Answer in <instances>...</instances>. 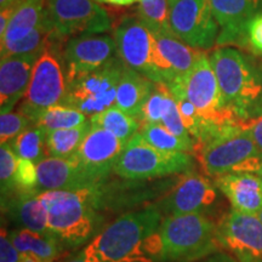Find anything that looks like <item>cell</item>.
Masks as SVG:
<instances>
[{
  "instance_id": "obj_1",
  "label": "cell",
  "mask_w": 262,
  "mask_h": 262,
  "mask_svg": "<svg viewBox=\"0 0 262 262\" xmlns=\"http://www.w3.org/2000/svg\"><path fill=\"white\" fill-rule=\"evenodd\" d=\"M158 206H147L119 217L84 249L85 262H150L160 258Z\"/></svg>"
},
{
  "instance_id": "obj_2",
  "label": "cell",
  "mask_w": 262,
  "mask_h": 262,
  "mask_svg": "<svg viewBox=\"0 0 262 262\" xmlns=\"http://www.w3.org/2000/svg\"><path fill=\"white\" fill-rule=\"evenodd\" d=\"M225 104L243 122L262 111V66L255 57L229 47L209 55Z\"/></svg>"
},
{
  "instance_id": "obj_3",
  "label": "cell",
  "mask_w": 262,
  "mask_h": 262,
  "mask_svg": "<svg viewBox=\"0 0 262 262\" xmlns=\"http://www.w3.org/2000/svg\"><path fill=\"white\" fill-rule=\"evenodd\" d=\"M198 160L208 176L255 172L262 165V153L253 137L239 122L228 124L195 149Z\"/></svg>"
},
{
  "instance_id": "obj_4",
  "label": "cell",
  "mask_w": 262,
  "mask_h": 262,
  "mask_svg": "<svg viewBox=\"0 0 262 262\" xmlns=\"http://www.w3.org/2000/svg\"><path fill=\"white\" fill-rule=\"evenodd\" d=\"M160 258L171 262H193L220 248L217 225L204 214L168 216L159 227Z\"/></svg>"
},
{
  "instance_id": "obj_5",
  "label": "cell",
  "mask_w": 262,
  "mask_h": 262,
  "mask_svg": "<svg viewBox=\"0 0 262 262\" xmlns=\"http://www.w3.org/2000/svg\"><path fill=\"white\" fill-rule=\"evenodd\" d=\"M96 187L79 191H44L39 193L47 206L50 233L62 243L79 244L94 229V204Z\"/></svg>"
},
{
  "instance_id": "obj_6",
  "label": "cell",
  "mask_w": 262,
  "mask_h": 262,
  "mask_svg": "<svg viewBox=\"0 0 262 262\" xmlns=\"http://www.w3.org/2000/svg\"><path fill=\"white\" fill-rule=\"evenodd\" d=\"M64 41L54 39L35 62L24 102L18 111L35 125L48 108L62 104L67 94L62 50Z\"/></svg>"
},
{
  "instance_id": "obj_7",
  "label": "cell",
  "mask_w": 262,
  "mask_h": 262,
  "mask_svg": "<svg viewBox=\"0 0 262 262\" xmlns=\"http://www.w3.org/2000/svg\"><path fill=\"white\" fill-rule=\"evenodd\" d=\"M117 54L126 67L133 68L155 83L169 84L175 79L160 60L156 35L134 15L123 16L114 27Z\"/></svg>"
},
{
  "instance_id": "obj_8",
  "label": "cell",
  "mask_w": 262,
  "mask_h": 262,
  "mask_svg": "<svg viewBox=\"0 0 262 262\" xmlns=\"http://www.w3.org/2000/svg\"><path fill=\"white\" fill-rule=\"evenodd\" d=\"M168 86L170 91L181 93L208 122L219 126L238 122L234 113L226 107L217 78L205 51L187 73L175 78Z\"/></svg>"
},
{
  "instance_id": "obj_9",
  "label": "cell",
  "mask_w": 262,
  "mask_h": 262,
  "mask_svg": "<svg viewBox=\"0 0 262 262\" xmlns=\"http://www.w3.org/2000/svg\"><path fill=\"white\" fill-rule=\"evenodd\" d=\"M192 168L189 153L160 150L136 133L126 143L113 171L127 180H145L188 172Z\"/></svg>"
},
{
  "instance_id": "obj_10",
  "label": "cell",
  "mask_w": 262,
  "mask_h": 262,
  "mask_svg": "<svg viewBox=\"0 0 262 262\" xmlns=\"http://www.w3.org/2000/svg\"><path fill=\"white\" fill-rule=\"evenodd\" d=\"M124 68L125 64L117 55L103 67L68 81L62 104L75 108L89 118L113 107Z\"/></svg>"
},
{
  "instance_id": "obj_11",
  "label": "cell",
  "mask_w": 262,
  "mask_h": 262,
  "mask_svg": "<svg viewBox=\"0 0 262 262\" xmlns=\"http://www.w3.org/2000/svg\"><path fill=\"white\" fill-rule=\"evenodd\" d=\"M47 12L55 37L62 41L77 35L102 34L112 27L108 12L95 0H47Z\"/></svg>"
},
{
  "instance_id": "obj_12",
  "label": "cell",
  "mask_w": 262,
  "mask_h": 262,
  "mask_svg": "<svg viewBox=\"0 0 262 262\" xmlns=\"http://www.w3.org/2000/svg\"><path fill=\"white\" fill-rule=\"evenodd\" d=\"M169 25L179 39L203 51L214 47L220 32L210 0H169Z\"/></svg>"
},
{
  "instance_id": "obj_13",
  "label": "cell",
  "mask_w": 262,
  "mask_h": 262,
  "mask_svg": "<svg viewBox=\"0 0 262 262\" xmlns=\"http://www.w3.org/2000/svg\"><path fill=\"white\" fill-rule=\"evenodd\" d=\"M117 55L114 38L107 34H83L68 39L62 50L67 83L103 67Z\"/></svg>"
},
{
  "instance_id": "obj_14",
  "label": "cell",
  "mask_w": 262,
  "mask_h": 262,
  "mask_svg": "<svg viewBox=\"0 0 262 262\" xmlns=\"http://www.w3.org/2000/svg\"><path fill=\"white\" fill-rule=\"evenodd\" d=\"M217 241L242 262H262V221L257 215L232 210L217 224Z\"/></svg>"
},
{
  "instance_id": "obj_15",
  "label": "cell",
  "mask_w": 262,
  "mask_h": 262,
  "mask_svg": "<svg viewBox=\"0 0 262 262\" xmlns=\"http://www.w3.org/2000/svg\"><path fill=\"white\" fill-rule=\"evenodd\" d=\"M126 143L110 131L91 125V129L74 157L80 165L98 183H101L114 169Z\"/></svg>"
},
{
  "instance_id": "obj_16",
  "label": "cell",
  "mask_w": 262,
  "mask_h": 262,
  "mask_svg": "<svg viewBox=\"0 0 262 262\" xmlns=\"http://www.w3.org/2000/svg\"><path fill=\"white\" fill-rule=\"evenodd\" d=\"M215 187L205 176L186 172L160 206L168 216L202 214L215 203L217 196Z\"/></svg>"
},
{
  "instance_id": "obj_17",
  "label": "cell",
  "mask_w": 262,
  "mask_h": 262,
  "mask_svg": "<svg viewBox=\"0 0 262 262\" xmlns=\"http://www.w3.org/2000/svg\"><path fill=\"white\" fill-rule=\"evenodd\" d=\"M211 12L217 24L219 47H245L248 22L262 10V0H210Z\"/></svg>"
},
{
  "instance_id": "obj_18",
  "label": "cell",
  "mask_w": 262,
  "mask_h": 262,
  "mask_svg": "<svg viewBox=\"0 0 262 262\" xmlns=\"http://www.w3.org/2000/svg\"><path fill=\"white\" fill-rule=\"evenodd\" d=\"M38 188L44 191H79L98 185L75 157L54 158L48 157L37 164Z\"/></svg>"
},
{
  "instance_id": "obj_19",
  "label": "cell",
  "mask_w": 262,
  "mask_h": 262,
  "mask_svg": "<svg viewBox=\"0 0 262 262\" xmlns=\"http://www.w3.org/2000/svg\"><path fill=\"white\" fill-rule=\"evenodd\" d=\"M40 54L17 55L0 62V112H11L27 93L35 62Z\"/></svg>"
},
{
  "instance_id": "obj_20",
  "label": "cell",
  "mask_w": 262,
  "mask_h": 262,
  "mask_svg": "<svg viewBox=\"0 0 262 262\" xmlns=\"http://www.w3.org/2000/svg\"><path fill=\"white\" fill-rule=\"evenodd\" d=\"M233 210L257 215L262 210V179L255 172L226 173L215 179Z\"/></svg>"
},
{
  "instance_id": "obj_21",
  "label": "cell",
  "mask_w": 262,
  "mask_h": 262,
  "mask_svg": "<svg viewBox=\"0 0 262 262\" xmlns=\"http://www.w3.org/2000/svg\"><path fill=\"white\" fill-rule=\"evenodd\" d=\"M155 86V81L125 66L117 88L114 106L130 114L131 117L139 118L143 104L152 94Z\"/></svg>"
},
{
  "instance_id": "obj_22",
  "label": "cell",
  "mask_w": 262,
  "mask_h": 262,
  "mask_svg": "<svg viewBox=\"0 0 262 262\" xmlns=\"http://www.w3.org/2000/svg\"><path fill=\"white\" fill-rule=\"evenodd\" d=\"M155 35L160 60L169 68L173 78L187 73L203 52L183 42L171 31Z\"/></svg>"
},
{
  "instance_id": "obj_23",
  "label": "cell",
  "mask_w": 262,
  "mask_h": 262,
  "mask_svg": "<svg viewBox=\"0 0 262 262\" xmlns=\"http://www.w3.org/2000/svg\"><path fill=\"white\" fill-rule=\"evenodd\" d=\"M5 201L8 203L10 212L14 215L22 228L39 233H50L47 206L41 202L39 193H15L11 198Z\"/></svg>"
},
{
  "instance_id": "obj_24",
  "label": "cell",
  "mask_w": 262,
  "mask_h": 262,
  "mask_svg": "<svg viewBox=\"0 0 262 262\" xmlns=\"http://www.w3.org/2000/svg\"><path fill=\"white\" fill-rule=\"evenodd\" d=\"M47 11V0H24L16 8L0 44L12 42L27 37L37 28Z\"/></svg>"
},
{
  "instance_id": "obj_25",
  "label": "cell",
  "mask_w": 262,
  "mask_h": 262,
  "mask_svg": "<svg viewBox=\"0 0 262 262\" xmlns=\"http://www.w3.org/2000/svg\"><path fill=\"white\" fill-rule=\"evenodd\" d=\"M9 237L21 254H34L49 262H54L60 254L62 242L52 233H39L27 228H19Z\"/></svg>"
},
{
  "instance_id": "obj_26",
  "label": "cell",
  "mask_w": 262,
  "mask_h": 262,
  "mask_svg": "<svg viewBox=\"0 0 262 262\" xmlns=\"http://www.w3.org/2000/svg\"><path fill=\"white\" fill-rule=\"evenodd\" d=\"M54 39L57 38L55 37L54 27H52L48 12L45 11V16L40 24L34 31L29 33L27 37L12 42L0 44V56L5 58L9 56H17V55L41 54Z\"/></svg>"
},
{
  "instance_id": "obj_27",
  "label": "cell",
  "mask_w": 262,
  "mask_h": 262,
  "mask_svg": "<svg viewBox=\"0 0 262 262\" xmlns=\"http://www.w3.org/2000/svg\"><path fill=\"white\" fill-rule=\"evenodd\" d=\"M91 129L90 120L83 125L71 129L54 130L47 133V152L54 158H71L78 152L85 136Z\"/></svg>"
},
{
  "instance_id": "obj_28",
  "label": "cell",
  "mask_w": 262,
  "mask_h": 262,
  "mask_svg": "<svg viewBox=\"0 0 262 262\" xmlns=\"http://www.w3.org/2000/svg\"><path fill=\"white\" fill-rule=\"evenodd\" d=\"M139 134L147 143L160 150L195 153L196 146L192 137L175 135L162 124H142Z\"/></svg>"
},
{
  "instance_id": "obj_29",
  "label": "cell",
  "mask_w": 262,
  "mask_h": 262,
  "mask_svg": "<svg viewBox=\"0 0 262 262\" xmlns=\"http://www.w3.org/2000/svg\"><path fill=\"white\" fill-rule=\"evenodd\" d=\"M90 123L91 125L100 126L110 131L125 142H129V140L139 133L141 127V123L137 118L131 117L116 106L91 117Z\"/></svg>"
},
{
  "instance_id": "obj_30",
  "label": "cell",
  "mask_w": 262,
  "mask_h": 262,
  "mask_svg": "<svg viewBox=\"0 0 262 262\" xmlns=\"http://www.w3.org/2000/svg\"><path fill=\"white\" fill-rule=\"evenodd\" d=\"M10 146L15 150L18 158L31 160L35 165L48 158L47 131L37 125L25 130L21 135L10 142Z\"/></svg>"
},
{
  "instance_id": "obj_31",
  "label": "cell",
  "mask_w": 262,
  "mask_h": 262,
  "mask_svg": "<svg viewBox=\"0 0 262 262\" xmlns=\"http://www.w3.org/2000/svg\"><path fill=\"white\" fill-rule=\"evenodd\" d=\"M86 122H89L88 117L80 111L64 106V104H57V106L50 107L47 111H44L41 116L39 117L35 125L49 133V131L54 130L77 127L83 125Z\"/></svg>"
},
{
  "instance_id": "obj_32",
  "label": "cell",
  "mask_w": 262,
  "mask_h": 262,
  "mask_svg": "<svg viewBox=\"0 0 262 262\" xmlns=\"http://www.w3.org/2000/svg\"><path fill=\"white\" fill-rule=\"evenodd\" d=\"M173 102V96L168 84L156 83L152 94L147 98L137 119L142 124H162L164 117L168 113Z\"/></svg>"
},
{
  "instance_id": "obj_33",
  "label": "cell",
  "mask_w": 262,
  "mask_h": 262,
  "mask_svg": "<svg viewBox=\"0 0 262 262\" xmlns=\"http://www.w3.org/2000/svg\"><path fill=\"white\" fill-rule=\"evenodd\" d=\"M136 14L155 34L169 32V0H140Z\"/></svg>"
},
{
  "instance_id": "obj_34",
  "label": "cell",
  "mask_w": 262,
  "mask_h": 262,
  "mask_svg": "<svg viewBox=\"0 0 262 262\" xmlns=\"http://www.w3.org/2000/svg\"><path fill=\"white\" fill-rule=\"evenodd\" d=\"M18 157L10 146L2 143L0 147V183H2V198L8 199L15 193V176L17 169Z\"/></svg>"
},
{
  "instance_id": "obj_35",
  "label": "cell",
  "mask_w": 262,
  "mask_h": 262,
  "mask_svg": "<svg viewBox=\"0 0 262 262\" xmlns=\"http://www.w3.org/2000/svg\"><path fill=\"white\" fill-rule=\"evenodd\" d=\"M33 126L31 120L19 111L2 114L0 117V140L2 143H10L25 130Z\"/></svg>"
},
{
  "instance_id": "obj_36",
  "label": "cell",
  "mask_w": 262,
  "mask_h": 262,
  "mask_svg": "<svg viewBox=\"0 0 262 262\" xmlns=\"http://www.w3.org/2000/svg\"><path fill=\"white\" fill-rule=\"evenodd\" d=\"M15 193H40L38 188L37 165L31 160L18 158L15 176Z\"/></svg>"
},
{
  "instance_id": "obj_37",
  "label": "cell",
  "mask_w": 262,
  "mask_h": 262,
  "mask_svg": "<svg viewBox=\"0 0 262 262\" xmlns=\"http://www.w3.org/2000/svg\"><path fill=\"white\" fill-rule=\"evenodd\" d=\"M245 47H249L255 55L262 56V10L248 22L245 28Z\"/></svg>"
},
{
  "instance_id": "obj_38",
  "label": "cell",
  "mask_w": 262,
  "mask_h": 262,
  "mask_svg": "<svg viewBox=\"0 0 262 262\" xmlns=\"http://www.w3.org/2000/svg\"><path fill=\"white\" fill-rule=\"evenodd\" d=\"M239 124H241V126L243 129H245L250 134L254 142L256 143L258 149L262 153V111L258 114H256V116L249 118L247 120H243V122H239Z\"/></svg>"
},
{
  "instance_id": "obj_39",
  "label": "cell",
  "mask_w": 262,
  "mask_h": 262,
  "mask_svg": "<svg viewBox=\"0 0 262 262\" xmlns=\"http://www.w3.org/2000/svg\"><path fill=\"white\" fill-rule=\"evenodd\" d=\"M21 253L12 244L11 239L8 237L4 229H2L0 238V262H19Z\"/></svg>"
},
{
  "instance_id": "obj_40",
  "label": "cell",
  "mask_w": 262,
  "mask_h": 262,
  "mask_svg": "<svg viewBox=\"0 0 262 262\" xmlns=\"http://www.w3.org/2000/svg\"><path fill=\"white\" fill-rule=\"evenodd\" d=\"M15 10L16 8H9V9L2 10V14H0V38L4 35L6 28H8L10 21H11Z\"/></svg>"
},
{
  "instance_id": "obj_41",
  "label": "cell",
  "mask_w": 262,
  "mask_h": 262,
  "mask_svg": "<svg viewBox=\"0 0 262 262\" xmlns=\"http://www.w3.org/2000/svg\"><path fill=\"white\" fill-rule=\"evenodd\" d=\"M95 2L104 3V4L117 5V6H129L135 4V3L140 2V0H95Z\"/></svg>"
},
{
  "instance_id": "obj_42",
  "label": "cell",
  "mask_w": 262,
  "mask_h": 262,
  "mask_svg": "<svg viewBox=\"0 0 262 262\" xmlns=\"http://www.w3.org/2000/svg\"><path fill=\"white\" fill-rule=\"evenodd\" d=\"M19 262H49V261L42 260L41 257H39L34 254L25 253V254H21V260H19Z\"/></svg>"
},
{
  "instance_id": "obj_43",
  "label": "cell",
  "mask_w": 262,
  "mask_h": 262,
  "mask_svg": "<svg viewBox=\"0 0 262 262\" xmlns=\"http://www.w3.org/2000/svg\"><path fill=\"white\" fill-rule=\"evenodd\" d=\"M22 2L24 0H0V9L5 10L9 8H17V5Z\"/></svg>"
},
{
  "instance_id": "obj_44",
  "label": "cell",
  "mask_w": 262,
  "mask_h": 262,
  "mask_svg": "<svg viewBox=\"0 0 262 262\" xmlns=\"http://www.w3.org/2000/svg\"><path fill=\"white\" fill-rule=\"evenodd\" d=\"M68 262H85V260H84V256H83V254H80L79 256L74 257L73 260H71V261H68Z\"/></svg>"
},
{
  "instance_id": "obj_45",
  "label": "cell",
  "mask_w": 262,
  "mask_h": 262,
  "mask_svg": "<svg viewBox=\"0 0 262 262\" xmlns=\"http://www.w3.org/2000/svg\"><path fill=\"white\" fill-rule=\"evenodd\" d=\"M257 175H258V176H260V178L262 179V165H261V168H260V170H258Z\"/></svg>"
},
{
  "instance_id": "obj_46",
  "label": "cell",
  "mask_w": 262,
  "mask_h": 262,
  "mask_svg": "<svg viewBox=\"0 0 262 262\" xmlns=\"http://www.w3.org/2000/svg\"><path fill=\"white\" fill-rule=\"evenodd\" d=\"M257 216H258V217H260V220L262 221V210H261L260 212H258V214H257Z\"/></svg>"
}]
</instances>
